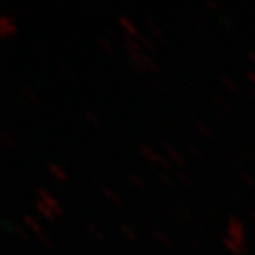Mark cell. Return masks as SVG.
I'll return each instance as SVG.
<instances>
[{
	"mask_svg": "<svg viewBox=\"0 0 255 255\" xmlns=\"http://www.w3.org/2000/svg\"><path fill=\"white\" fill-rule=\"evenodd\" d=\"M228 235L234 242H237L239 245L245 246V232H243V223L240 222L239 217H235L234 214H231L228 217Z\"/></svg>",
	"mask_w": 255,
	"mask_h": 255,
	"instance_id": "cell-1",
	"label": "cell"
},
{
	"mask_svg": "<svg viewBox=\"0 0 255 255\" xmlns=\"http://www.w3.org/2000/svg\"><path fill=\"white\" fill-rule=\"evenodd\" d=\"M138 151L144 155V157H148L149 160H152V161H155V163H158V165H161L163 168H166V169H171V163L163 157V155H160V154H157L155 151H152L148 144H144V143H138Z\"/></svg>",
	"mask_w": 255,
	"mask_h": 255,
	"instance_id": "cell-2",
	"label": "cell"
},
{
	"mask_svg": "<svg viewBox=\"0 0 255 255\" xmlns=\"http://www.w3.org/2000/svg\"><path fill=\"white\" fill-rule=\"evenodd\" d=\"M35 192H37V195L40 197V200L42 202L54 212V214H62V208L59 206V203L56 202V200L52 198V195L46 191V189H43V188H35Z\"/></svg>",
	"mask_w": 255,
	"mask_h": 255,
	"instance_id": "cell-3",
	"label": "cell"
},
{
	"mask_svg": "<svg viewBox=\"0 0 255 255\" xmlns=\"http://www.w3.org/2000/svg\"><path fill=\"white\" fill-rule=\"evenodd\" d=\"M15 31V25L12 22V17L9 14H2L0 15V35L6 37V35L12 34Z\"/></svg>",
	"mask_w": 255,
	"mask_h": 255,
	"instance_id": "cell-4",
	"label": "cell"
},
{
	"mask_svg": "<svg viewBox=\"0 0 255 255\" xmlns=\"http://www.w3.org/2000/svg\"><path fill=\"white\" fill-rule=\"evenodd\" d=\"M158 143L161 144L163 148H165V151L168 152V155H169V157L177 163V165H180V166H183V165H185V160L181 158V155H180V154H178V152L171 146L168 140H165V138H163V137L160 135V137H158Z\"/></svg>",
	"mask_w": 255,
	"mask_h": 255,
	"instance_id": "cell-5",
	"label": "cell"
},
{
	"mask_svg": "<svg viewBox=\"0 0 255 255\" xmlns=\"http://www.w3.org/2000/svg\"><path fill=\"white\" fill-rule=\"evenodd\" d=\"M220 239H222V242L225 243V246H226L229 251H232L235 255H240V254L246 252V246H242V245H239L237 242H234L228 234H222V232H220Z\"/></svg>",
	"mask_w": 255,
	"mask_h": 255,
	"instance_id": "cell-6",
	"label": "cell"
},
{
	"mask_svg": "<svg viewBox=\"0 0 255 255\" xmlns=\"http://www.w3.org/2000/svg\"><path fill=\"white\" fill-rule=\"evenodd\" d=\"M144 22L148 23V26L151 28V31H152V34L155 35V37L158 39V40H161L163 43H166V37H165V32H163V29L160 28V25L152 19V17L148 14V15H144Z\"/></svg>",
	"mask_w": 255,
	"mask_h": 255,
	"instance_id": "cell-7",
	"label": "cell"
},
{
	"mask_svg": "<svg viewBox=\"0 0 255 255\" xmlns=\"http://www.w3.org/2000/svg\"><path fill=\"white\" fill-rule=\"evenodd\" d=\"M117 22H119L120 26L126 31V34H131V35H134V37L138 34L135 25H134L129 19H128V17H125L123 14H119V15H117Z\"/></svg>",
	"mask_w": 255,
	"mask_h": 255,
	"instance_id": "cell-8",
	"label": "cell"
},
{
	"mask_svg": "<svg viewBox=\"0 0 255 255\" xmlns=\"http://www.w3.org/2000/svg\"><path fill=\"white\" fill-rule=\"evenodd\" d=\"M122 43H123V48L126 51H138V48H140L138 42L131 34H123V42Z\"/></svg>",
	"mask_w": 255,
	"mask_h": 255,
	"instance_id": "cell-9",
	"label": "cell"
},
{
	"mask_svg": "<svg viewBox=\"0 0 255 255\" xmlns=\"http://www.w3.org/2000/svg\"><path fill=\"white\" fill-rule=\"evenodd\" d=\"M148 226H149L151 232L154 234V237H155V239H157L158 242H161L163 245H166V246H171V240L168 239V237L165 235V232H163L158 226H155L154 223H149Z\"/></svg>",
	"mask_w": 255,
	"mask_h": 255,
	"instance_id": "cell-10",
	"label": "cell"
},
{
	"mask_svg": "<svg viewBox=\"0 0 255 255\" xmlns=\"http://www.w3.org/2000/svg\"><path fill=\"white\" fill-rule=\"evenodd\" d=\"M48 171L51 172V175L52 177H56L57 180H66V174H65V171L59 166V165H56V163H48Z\"/></svg>",
	"mask_w": 255,
	"mask_h": 255,
	"instance_id": "cell-11",
	"label": "cell"
},
{
	"mask_svg": "<svg viewBox=\"0 0 255 255\" xmlns=\"http://www.w3.org/2000/svg\"><path fill=\"white\" fill-rule=\"evenodd\" d=\"M34 208H35V211L40 212V214H42L43 217H46V218H52V215H54V212L42 202L40 198H37V200L34 202Z\"/></svg>",
	"mask_w": 255,
	"mask_h": 255,
	"instance_id": "cell-12",
	"label": "cell"
},
{
	"mask_svg": "<svg viewBox=\"0 0 255 255\" xmlns=\"http://www.w3.org/2000/svg\"><path fill=\"white\" fill-rule=\"evenodd\" d=\"M119 229H120V232L126 237V239H129V240H132V242H137L138 240V237H137V234L128 226V225H125V223H122L120 226H119Z\"/></svg>",
	"mask_w": 255,
	"mask_h": 255,
	"instance_id": "cell-13",
	"label": "cell"
},
{
	"mask_svg": "<svg viewBox=\"0 0 255 255\" xmlns=\"http://www.w3.org/2000/svg\"><path fill=\"white\" fill-rule=\"evenodd\" d=\"M100 188H102V191H103V194L108 197V198H111L113 202L116 203V205H122V200H120V197L111 189V188H108V186H105V185H100Z\"/></svg>",
	"mask_w": 255,
	"mask_h": 255,
	"instance_id": "cell-14",
	"label": "cell"
},
{
	"mask_svg": "<svg viewBox=\"0 0 255 255\" xmlns=\"http://www.w3.org/2000/svg\"><path fill=\"white\" fill-rule=\"evenodd\" d=\"M22 218H23V222H25V225H26L28 228H31V229H32V231H34L35 234H39V232H42V229H40L39 223H37V222H35V220H34V218H32L31 215H26V214H25V215H23Z\"/></svg>",
	"mask_w": 255,
	"mask_h": 255,
	"instance_id": "cell-15",
	"label": "cell"
},
{
	"mask_svg": "<svg viewBox=\"0 0 255 255\" xmlns=\"http://www.w3.org/2000/svg\"><path fill=\"white\" fill-rule=\"evenodd\" d=\"M135 39H137L140 43H143V45L146 46L149 51H154V52L157 51V48H155V45L152 43V40H151L149 37H146V35H144V34H140V32H138V34L135 35Z\"/></svg>",
	"mask_w": 255,
	"mask_h": 255,
	"instance_id": "cell-16",
	"label": "cell"
},
{
	"mask_svg": "<svg viewBox=\"0 0 255 255\" xmlns=\"http://www.w3.org/2000/svg\"><path fill=\"white\" fill-rule=\"evenodd\" d=\"M211 96L214 97V100L218 103V105H220V106H223V109H225V111H228V113H231V105L225 100V97H222L220 94H218V93H215V91H212V93H211Z\"/></svg>",
	"mask_w": 255,
	"mask_h": 255,
	"instance_id": "cell-17",
	"label": "cell"
},
{
	"mask_svg": "<svg viewBox=\"0 0 255 255\" xmlns=\"http://www.w3.org/2000/svg\"><path fill=\"white\" fill-rule=\"evenodd\" d=\"M194 125L197 126V129L198 131H202L206 137H212V131H211V128L209 126H206V123L205 122H202V120H194Z\"/></svg>",
	"mask_w": 255,
	"mask_h": 255,
	"instance_id": "cell-18",
	"label": "cell"
},
{
	"mask_svg": "<svg viewBox=\"0 0 255 255\" xmlns=\"http://www.w3.org/2000/svg\"><path fill=\"white\" fill-rule=\"evenodd\" d=\"M141 63L144 65L146 69H152V71H157V63L154 62L152 57H149L148 54H141Z\"/></svg>",
	"mask_w": 255,
	"mask_h": 255,
	"instance_id": "cell-19",
	"label": "cell"
},
{
	"mask_svg": "<svg viewBox=\"0 0 255 255\" xmlns=\"http://www.w3.org/2000/svg\"><path fill=\"white\" fill-rule=\"evenodd\" d=\"M128 178H129V180L132 181V185H135L138 189H144V183H143L141 178H140L137 174H134V172H128Z\"/></svg>",
	"mask_w": 255,
	"mask_h": 255,
	"instance_id": "cell-20",
	"label": "cell"
},
{
	"mask_svg": "<svg viewBox=\"0 0 255 255\" xmlns=\"http://www.w3.org/2000/svg\"><path fill=\"white\" fill-rule=\"evenodd\" d=\"M185 148L194 155V157H197V158H200V160H202L203 158V154L202 152H200V149L197 148V146H194V144L192 143H188V141H185Z\"/></svg>",
	"mask_w": 255,
	"mask_h": 255,
	"instance_id": "cell-21",
	"label": "cell"
},
{
	"mask_svg": "<svg viewBox=\"0 0 255 255\" xmlns=\"http://www.w3.org/2000/svg\"><path fill=\"white\" fill-rule=\"evenodd\" d=\"M86 229H88L91 234H94V235L97 237V239H100V240H103V239H105L103 234H102V231H100L94 223H89V222H88V223H86Z\"/></svg>",
	"mask_w": 255,
	"mask_h": 255,
	"instance_id": "cell-22",
	"label": "cell"
},
{
	"mask_svg": "<svg viewBox=\"0 0 255 255\" xmlns=\"http://www.w3.org/2000/svg\"><path fill=\"white\" fill-rule=\"evenodd\" d=\"M239 174H240V177L246 181V183H248L251 188H255V181H254V178H252V177H251L245 169H242V168H240V169H239Z\"/></svg>",
	"mask_w": 255,
	"mask_h": 255,
	"instance_id": "cell-23",
	"label": "cell"
},
{
	"mask_svg": "<svg viewBox=\"0 0 255 255\" xmlns=\"http://www.w3.org/2000/svg\"><path fill=\"white\" fill-rule=\"evenodd\" d=\"M148 82H149V83H151V85H152V86H154V88L157 89V91H160L161 94H168L166 88L163 86V85H161V83H160L158 80H155V79H152V77H148Z\"/></svg>",
	"mask_w": 255,
	"mask_h": 255,
	"instance_id": "cell-24",
	"label": "cell"
},
{
	"mask_svg": "<svg viewBox=\"0 0 255 255\" xmlns=\"http://www.w3.org/2000/svg\"><path fill=\"white\" fill-rule=\"evenodd\" d=\"M97 40V45L99 46H102L106 52H113V48H111V43H109L105 37H100V35H99V37L96 39Z\"/></svg>",
	"mask_w": 255,
	"mask_h": 255,
	"instance_id": "cell-25",
	"label": "cell"
},
{
	"mask_svg": "<svg viewBox=\"0 0 255 255\" xmlns=\"http://www.w3.org/2000/svg\"><path fill=\"white\" fill-rule=\"evenodd\" d=\"M83 116L91 122V123H93V125H96V126H100V120L93 114V113H91L89 111V109H83Z\"/></svg>",
	"mask_w": 255,
	"mask_h": 255,
	"instance_id": "cell-26",
	"label": "cell"
},
{
	"mask_svg": "<svg viewBox=\"0 0 255 255\" xmlns=\"http://www.w3.org/2000/svg\"><path fill=\"white\" fill-rule=\"evenodd\" d=\"M103 29H105V32L108 34V35H111V37L114 39V40H120V34L113 28V26H109V25H103Z\"/></svg>",
	"mask_w": 255,
	"mask_h": 255,
	"instance_id": "cell-27",
	"label": "cell"
},
{
	"mask_svg": "<svg viewBox=\"0 0 255 255\" xmlns=\"http://www.w3.org/2000/svg\"><path fill=\"white\" fill-rule=\"evenodd\" d=\"M157 177L163 181V183H165L166 186H169V188H172L174 186V183H172V180L165 174V172H163V171H157Z\"/></svg>",
	"mask_w": 255,
	"mask_h": 255,
	"instance_id": "cell-28",
	"label": "cell"
},
{
	"mask_svg": "<svg viewBox=\"0 0 255 255\" xmlns=\"http://www.w3.org/2000/svg\"><path fill=\"white\" fill-rule=\"evenodd\" d=\"M160 126H161V128H165L166 131H169V132H172V134H177V128H175L174 123H171L169 120H161V122H160Z\"/></svg>",
	"mask_w": 255,
	"mask_h": 255,
	"instance_id": "cell-29",
	"label": "cell"
},
{
	"mask_svg": "<svg viewBox=\"0 0 255 255\" xmlns=\"http://www.w3.org/2000/svg\"><path fill=\"white\" fill-rule=\"evenodd\" d=\"M160 59H161L163 62H165V63H166V65L169 66V68H172V69H174L175 72H180V68L177 66V63H175V62H174V60H172L171 57H168V56H160Z\"/></svg>",
	"mask_w": 255,
	"mask_h": 255,
	"instance_id": "cell-30",
	"label": "cell"
},
{
	"mask_svg": "<svg viewBox=\"0 0 255 255\" xmlns=\"http://www.w3.org/2000/svg\"><path fill=\"white\" fill-rule=\"evenodd\" d=\"M175 174H177V177L181 180V181H185V183L188 185V186H191V188H194V183H192V180L183 172V171H175Z\"/></svg>",
	"mask_w": 255,
	"mask_h": 255,
	"instance_id": "cell-31",
	"label": "cell"
},
{
	"mask_svg": "<svg viewBox=\"0 0 255 255\" xmlns=\"http://www.w3.org/2000/svg\"><path fill=\"white\" fill-rule=\"evenodd\" d=\"M189 19H191L195 25H198L200 28H205V22L202 20V17H200L198 14H195V12H189Z\"/></svg>",
	"mask_w": 255,
	"mask_h": 255,
	"instance_id": "cell-32",
	"label": "cell"
},
{
	"mask_svg": "<svg viewBox=\"0 0 255 255\" xmlns=\"http://www.w3.org/2000/svg\"><path fill=\"white\" fill-rule=\"evenodd\" d=\"M0 140H2V143L6 144V146H12V144H14V140L5 131H0Z\"/></svg>",
	"mask_w": 255,
	"mask_h": 255,
	"instance_id": "cell-33",
	"label": "cell"
},
{
	"mask_svg": "<svg viewBox=\"0 0 255 255\" xmlns=\"http://www.w3.org/2000/svg\"><path fill=\"white\" fill-rule=\"evenodd\" d=\"M22 94H23L25 97H28L31 102H37V97H35V94L32 93V91H31L29 88H26V86H22Z\"/></svg>",
	"mask_w": 255,
	"mask_h": 255,
	"instance_id": "cell-34",
	"label": "cell"
},
{
	"mask_svg": "<svg viewBox=\"0 0 255 255\" xmlns=\"http://www.w3.org/2000/svg\"><path fill=\"white\" fill-rule=\"evenodd\" d=\"M35 235H37V239L43 243V246H46V248H52V242L48 239V237H46L43 232H39V234H35Z\"/></svg>",
	"mask_w": 255,
	"mask_h": 255,
	"instance_id": "cell-35",
	"label": "cell"
},
{
	"mask_svg": "<svg viewBox=\"0 0 255 255\" xmlns=\"http://www.w3.org/2000/svg\"><path fill=\"white\" fill-rule=\"evenodd\" d=\"M220 80H222V82H223V83H225V85L229 88V89L235 91V83H234V82H232V80H231V79L226 76V74H220Z\"/></svg>",
	"mask_w": 255,
	"mask_h": 255,
	"instance_id": "cell-36",
	"label": "cell"
},
{
	"mask_svg": "<svg viewBox=\"0 0 255 255\" xmlns=\"http://www.w3.org/2000/svg\"><path fill=\"white\" fill-rule=\"evenodd\" d=\"M189 242H191V245L195 248V249H198V251H203V246H202V242H200L195 235H189Z\"/></svg>",
	"mask_w": 255,
	"mask_h": 255,
	"instance_id": "cell-37",
	"label": "cell"
},
{
	"mask_svg": "<svg viewBox=\"0 0 255 255\" xmlns=\"http://www.w3.org/2000/svg\"><path fill=\"white\" fill-rule=\"evenodd\" d=\"M183 109H185V113L189 114V116H194L195 111H197V108H195L194 105H191L189 102H185V103H183Z\"/></svg>",
	"mask_w": 255,
	"mask_h": 255,
	"instance_id": "cell-38",
	"label": "cell"
},
{
	"mask_svg": "<svg viewBox=\"0 0 255 255\" xmlns=\"http://www.w3.org/2000/svg\"><path fill=\"white\" fill-rule=\"evenodd\" d=\"M11 229H12L14 232H17V234H19V235L22 237V239H25V240L28 239V234H26V231H23V229H22L20 226H17V225H14V223H12V225H11Z\"/></svg>",
	"mask_w": 255,
	"mask_h": 255,
	"instance_id": "cell-39",
	"label": "cell"
},
{
	"mask_svg": "<svg viewBox=\"0 0 255 255\" xmlns=\"http://www.w3.org/2000/svg\"><path fill=\"white\" fill-rule=\"evenodd\" d=\"M203 5H205L206 8L212 9V11H217V9H218V5L214 2V0H203Z\"/></svg>",
	"mask_w": 255,
	"mask_h": 255,
	"instance_id": "cell-40",
	"label": "cell"
},
{
	"mask_svg": "<svg viewBox=\"0 0 255 255\" xmlns=\"http://www.w3.org/2000/svg\"><path fill=\"white\" fill-rule=\"evenodd\" d=\"M218 19H220V22H223L226 26H229V28H232L234 26V23H232V20L229 19L228 15H225V14H220V17H218Z\"/></svg>",
	"mask_w": 255,
	"mask_h": 255,
	"instance_id": "cell-41",
	"label": "cell"
},
{
	"mask_svg": "<svg viewBox=\"0 0 255 255\" xmlns=\"http://www.w3.org/2000/svg\"><path fill=\"white\" fill-rule=\"evenodd\" d=\"M83 5L91 11V12H94V11H97V6L93 3V2H91V0H85V2H83Z\"/></svg>",
	"mask_w": 255,
	"mask_h": 255,
	"instance_id": "cell-42",
	"label": "cell"
},
{
	"mask_svg": "<svg viewBox=\"0 0 255 255\" xmlns=\"http://www.w3.org/2000/svg\"><path fill=\"white\" fill-rule=\"evenodd\" d=\"M246 76H248V79L254 83V86H255V71L254 69H248L246 71Z\"/></svg>",
	"mask_w": 255,
	"mask_h": 255,
	"instance_id": "cell-43",
	"label": "cell"
},
{
	"mask_svg": "<svg viewBox=\"0 0 255 255\" xmlns=\"http://www.w3.org/2000/svg\"><path fill=\"white\" fill-rule=\"evenodd\" d=\"M57 68H59L60 71H63V72H65V74H66L68 77H72V74H71V71H69V69H68V68H66V66H65L63 63H57Z\"/></svg>",
	"mask_w": 255,
	"mask_h": 255,
	"instance_id": "cell-44",
	"label": "cell"
},
{
	"mask_svg": "<svg viewBox=\"0 0 255 255\" xmlns=\"http://www.w3.org/2000/svg\"><path fill=\"white\" fill-rule=\"evenodd\" d=\"M32 51H34V52H39V54H43V48H42L40 43H34V45H32Z\"/></svg>",
	"mask_w": 255,
	"mask_h": 255,
	"instance_id": "cell-45",
	"label": "cell"
},
{
	"mask_svg": "<svg viewBox=\"0 0 255 255\" xmlns=\"http://www.w3.org/2000/svg\"><path fill=\"white\" fill-rule=\"evenodd\" d=\"M215 116H217V117H220V119H223V120H226V119H228V117H226V114L222 111V109H215Z\"/></svg>",
	"mask_w": 255,
	"mask_h": 255,
	"instance_id": "cell-46",
	"label": "cell"
},
{
	"mask_svg": "<svg viewBox=\"0 0 255 255\" xmlns=\"http://www.w3.org/2000/svg\"><path fill=\"white\" fill-rule=\"evenodd\" d=\"M54 34H56V35H57V39H59V42H60V43H63L65 46H68V45H69V42L63 39V35H60V34H57V32H54Z\"/></svg>",
	"mask_w": 255,
	"mask_h": 255,
	"instance_id": "cell-47",
	"label": "cell"
},
{
	"mask_svg": "<svg viewBox=\"0 0 255 255\" xmlns=\"http://www.w3.org/2000/svg\"><path fill=\"white\" fill-rule=\"evenodd\" d=\"M248 57L255 63V51H254V49H249V51H248Z\"/></svg>",
	"mask_w": 255,
	"mask_h": 255,
	"instance_id": "cell-48",
	"label": "cell"
},
{
	"mask_svg": "<svg viewBox=\"0 0 255 255\" xmlns=\"http://www.w3.org/2000/svg\"><path fill=\"white\" fill-rule=\"evenodd\" d=\"M248 91H249V94L255 99V86H248Z\"/></svg>",
	"mask_w": 255,
	"mask_h": 255,
	"instance_id": "cell-49",
	"label": "cell"
},
{
	"mask_svg": "<svg viewBox=\"0 0 255 255\" xmlns=\"http://www.w3.org/2000/svg\"><path fill=\"white\" fill-rule=\"evenodd\" d=\"M88 177H89V180H91V181H94V183H97V178H96V177H94L93 174H91V172L88 174Z\"/></svg>",
	"mask_w": 255,
	"mask_h": 255,
	"instance_id": "cell-50",
	"label": "cell"
},
{
	"mask_svg": "<svg viewBox=\"0 0 255 255\" xmlns=\"http://www.w3.org/2000/svg\"><path fill=\"white\" fill-rule=\"evenodd\" d=\"M251 215H252V217L255 218V209H252V211H251Z\"/></svg>",
	"mask_w": 255,
	"mask_h": 255,
	"instance_id": "cell-51",
	"label": "cell"
},
{
	"mask_svg": "<svg viewBox=\"0 0 255 255\" xmlns=\"http://www.w3.org/2000/svg\"><path fill=\"white\" fill-rule=\"evenodd\" d=\"M69 255H79V254H76V252H71Z\"/></svg>",
	"mask_w": 255,
	"mask_h": 255,
	"instance_id": "cell-52",
	"label": "cell"
},
{
	"mask_svg": "<svg viewBox=\"0 0 255 255\" xmlns=\"http://www.w3.org/2000/svg\"><path fill=\"white\" fill-rule=\"evenodd\" d=\"M148 255H155L154 252H148Z\"/></svg>",
	"mask_w": 255,
	"mask_h": 255,
	"instance_id": "cell-53",
	"label": "cell"
},
{
	"mask_svg": "<svg viewBox=\"0 0 255 255\" xmlns=\"http://www.w3.org/2000/svg\"><path fill=\"white\" fill-rule=\"evenodd\" d=\"M254 197H255V192H254Z\"/></svg>",
	"mask_w": 255,
	"mask_h": 255,
	"instance_id": "cell-54",
	"label": "cell"
}]
</instances>
